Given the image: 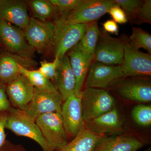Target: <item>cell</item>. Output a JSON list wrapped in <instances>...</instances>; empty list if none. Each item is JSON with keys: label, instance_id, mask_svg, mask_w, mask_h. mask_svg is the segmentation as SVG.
Here are the masks:
<instances>
[{"label": "cell", "instance_id": "obj_1", "mask_svg": "<svg viewBox=\"0 0 151 151\" xmlns=\"http://www.w3.org/2000/svg\"><path fill=\"white\" fill-rule=\"evenodd\" d=\"M65 16H57L54 24L55 32L52 48L55 58L62 59L67 52L78 44L86 29V25L69 24Z\"/></svg>", "mask_w": 151, "mask_h": 151}, {"label": "cell", "instance_id": "obj_26", "mask_svg": "<svg viewBox=\"0 0 151 151\" xmlns=\"http://www.w3.org/2000/svg\"><path fill=\"white\" fill-rule=\"evenodd\" d=\"M132 117L135 122L140 126L149 127L151 124V105L140 104L132 109Z\"/></svg>", "mask_w": 151, "mask_h": 151}, {"label": "cell", "instance_id": "obj_34", "mask_svg": "<svg viewBox=\"0 0 151 151\" xmlns=\"http://www.w3.org/2000/svg\"><path fill=\"white\" fill-rule=\"evenodd\" d=\"M103 25V29L105 32L116 35H119V26L117 23L113 19H109L106 21Z\"/></svg>", "mask_w": 151, "mask_h": 151}, {"label": "cell", "instance_id": "obj_28", "mask_svg": "<svg viewBox=\"0 0 151 151\" xmlns=\"http://www.w3.org/2000/svg\"><path fill=\"white\" fill-rule=\"evenodd\" d=\"M116 4L119 6L124 10L127 18L131 20L133 19L137 12L138 10L144 1L141 0H114Z\"/></svg>", "mask_w": 151, "mask_h": 151}, {"label": "cell", "instance_id": "obj_23", "mask_svg": "<svg viewBox=\"0 0 151 151\" xmlns=\"http://www.w3.org/2000/svg\"><path fill=\"white\" fill-rule=\"evenodd\" d=\"M85 25V32L79 43L86 52L94 58L100 31L97 21L91 22Z\"/></svg>", "mask_w": 151, "mask_h": 151}, {"label": "cell", "instance_id": "obj_27", "mask_svg": "<svg viewBox=\"0 0 151 151\" xmlns=\"http://www.w3.org/2000/svg\"><path fill=\"white\" fill-rule=\"evenodd\" d=\"M56 7L58 16L67 17L81 4L83 0H50Z\"/></svg>", "mask_w": 151, "mask_h": 151}, {"label": "cell", "instance_id": "obj_2", "mask_svg": "<svg viewBox=\"0 0 151 151\" xmlns=\"http://www.w3.org/2000/svg\"><path fill=\"white\" fill-rule=\"evenodd\" d=\"M5 128L17 136L26 137L35 141L43 151H52L35 121L23 110L12 107L8 111Z\"/></svg>", "mask_w": 151, "mask_h": 151}, {"label": "cell", "instance_id": "obj_14", "mask_svg": "<svg viewBox=\"0 0 151 151\" xmlns=\"http://www.w3.org/2000/svg\"><path fill=\"white\" fill-rule=\"evenodd\" d=\"M32 59L25 58L6 50L0 52V82L6 85L9 84L20 75L19 65L29 69L35 66Z\"/></svg>", "mask_w": 151, "mask_h": 151}, {"label": "cell", "instance_id": "obj_16", "mask_svg": "<svg viewBox=\"0 0 151 151\" xmlns=\"http://www.w3.org/2000/svg\"><path fill=\"white\" fill-rule=\"evenodd\" d=\"M30 19L27 5L25 2L0 0V20L24 29L28 24Z\"/></svg>", "mask_w": 151, "mask_h": 151}, {"label": "cell", "instance_id": "obj_35", "mask_svg": "<svg viewBox=\"0 0 151 151\" xmlns=\"http://www.w3.org/2000/svg\"><path fill=\"white\" fill-rule=\"evenodd\" d=\"M0 151H26L23 146L16 145L6 140L4 145L0 148Z\"/></svg>", "mask_w": 151, "mask_h": 151}, {"label": "cell", "instance_id": "obj_5", "mask_svg": "<svg viewBox=\"0 0 151 151\" xmlns=\"http://www.w3.org/2000/svg\"><path fill=\"white\" fill-rule=\"evenodd\" d=\"M127 38L112 37L104 30L100 32L93 61L107 65H120L124 58V45Z\"/></svg>", "mask_w": 151, "mask_h": 151}, {"label": "cell", "instance_id": "obj_8", "mask_svg": "<svg viewBox=\"0 0 151 151\" xmlns=\"http://www.w3.org/2000/svg\"><path fill=\"white\" fill-rule=\"evenodd\" d=\"M23 30L28 42L35 51L43 53L52 47L55 32L54 22H42L30 17L28 24Z\"/></svg>", "mask_w": 151, "mask_h": 151}, {"label": "cell", "instance_id": "obj_18", "mask_svg": "<svg viewBox=\"0 0 151 151\" xmlns=\"http://www.w3.org/2000/svg\"><path fill=\"white\" fill-rule=\"evenodd\" d=\"M55 89L65 101L75 92L76 78L68 57L65 55L60 60L54 81Z\"/></svg>", "mask_w": 151, "mask_h": 151}, {"label": "cell", "instance_id": "obj_30", "mask_svg": "<svg viewBox=\"0 0 151 151\" xmlns=\"http://www.w3.org/2000/svg\"><path fill=\"white\" fill-rule=\"evenodd\" d=\"M136 23L151 24V1L145 0L133 19Z\"/></svg>", "mask_w": 151, "mask_h": 151}, {"label": "cell", "instance_id": "obj_25", "mask_svg": "<svg viewBox=\"0 0 151 151\" xmlns=\"http://www.w3.org/2000/svg\"><path fill=\"white\" fill-rule=\"evenodd\" d=\"M130 46L139 50L142 48L151 54V35L140 27H132V34L128 38Z\"/></svg>", "mask_w": 151, "mask_h": 151}, {"label": "cell", "instance_id": "obj_24", "mask_svg": "<svg viewBox=\"0 0 151 151\" xmlns=\"http://www.w3.org/2000/svg\"><path fill=\"white\" fill-rule=\"evenodd\" d=\"M21 74L25 76L34 88L41 89L56 90L51 81L47 79L38 69L31 70L19 65Z\"/></svg>", "mask_w": 151, "mask_h": 151}, {"label": "cell", "instance_id": "obj_29", "mask_svg": "<svg viewBox=\"0 0 151 151\" xmlns=\"http://www.w3.org/2000/svg\"><path fill=\"white\" fill-rule=\"evenodd\" d=\"M60 60L55 58L52 62H49L44 60L40 62V67L38 70L47 79L54 81L56 77L57 70Z\"/></svg>", "mask_w": 151, "mask_h": 151}, {"label": "cell", "instance_id": "obj_31", "mask_svg": "<svg viewBox=\"0 0 151 151\" xmlns=\"http://www.w3.org/2000/svg\"><path fill=\"white\" fill-rule=\"evenodd\" d=\"M108 13L110 14L113 20L116 23L124 24L128 21L127 15L124 10L116 4L110 9Z\"/></svg>", "mask_w": 151, "mask_h": 151}, {"label": "cell", "instance_id": "obj_7", "mask_svg": "<svg viewBox=\"0 0 151 151\" xmlns=\"http://www.w3.org/2000/svg\"><path fill=\"white\" fill-rule=\"evenodd\" d=\"M111 86L120 97L125 100L139 103L151 101V81L143 77L122 78Z\"/></svg>", "mask_w": 151, "mask_h": 151}, {"label": "cell", "instance_id": "obj_22", "mask_svg": "<svg viewBox=\"0 0 151 151\" xmlns=\"http://www.w3.org/2000/svg\"><path fill=\"white\" fill-rule=\"evenodd\" d=\"M30 8L32 11L34 18L42 22L58 16L56 7L47 0H32L28 1Z\"/></svg>", "mask_w": 151, "mask_h": 151}, {"label": "cell", "instance_id": "obj_33", "mask_svg": "<svg viewBox=\"0 0 151 151\" xmlns=\"http://www.w3.org/2000/svg\"><path fill=\"white\" fill-rule=\"evenodd\" d=\"M7 116L8 111L0 112V148L4 145L6 141L5 129Z\"/></svg>", "mask_w": 151, "mask_h": 151}, {"label": "cell", "instance_id": "obj_36", "mask_svg": "<svg viewBox=\"0 0 151 151\" xmlns=\"http://www.w3.org/2000/svg\"><path fill=\"white\" fill-rule=\"evenodd\" d=\"M0 46H1V45H0Z\"/></svg>", "mask_w": 151, "mask_h": 151}, {"label": "cell", "instance_id": "obj_13", "mask_svg": "<svg viewBox=\"0 0 151 151\" xmlns=\"http://www.w3.org/2000/svg\"><path fill=\"white\" fill-rule=\"evenodd\" d=\"M63 127L66 134L75 136L84 124L81 105V92L70 95L62 105L61 110Z\"/></svg>", "mask_w": 151, "mask_h": 151}, {"label": "cell", "instance_id": "obj_20", "mask_svg": "<svg viewBox=\"0 0 151 151\" xmlns=\"http://www.w3.org/2000/svg\"><path fill=\"white\" fill-rule=\"evenodd\" d=\"M143 145L142 141L129 136L104 137L98 142L93 151H137Z\"/></svg>", "mask_w": 151, "mask_h": 151}, {"label": "cell", "instance_id": "obj_6", "mask_svg": "<svg viewBox=\"0 0 151 151\" xmlns=\"http://www.w3.org/2000/svg\"><path fill=\"white\" fill-rule=\"evenodd\" d=\"M35 122L52 151L58 150L68 142L60 113L43 114Z\"/></svg>", "mask_w": 151, "mask_h": 151}, {"label": "cell", "instance_id": "obj_9", "mask_svg": "<svg viewBox=\"0 0 151 151\" xmlns=\"http://www.w3.org/2000/svg\"><path fill=\"white\" fill-rule=\"evenodd\" d=\"M128 39L124 45L123 62L120 65L123 78L144 77L151 75V55L130 46Z\"/></svg>", "mask_w": 151, "mask_h": 151}, {"label": "cell", "instance_id": "obj_17", "mask_svg": "<svg viewBox=\"0 0 151 151\" xmlns=\"http://www.w3.org/2000/svg\"><path fill=\"white\" fill-rule=\"evenodd\" d=\"M67 55L76 78L74 92L78 94L81 92V88L94 58L86 52L79 43L69 50Z\"/></svg>", "mask_w": 151, "mask_h": 151}, {"label": "cell", "instance_id": "obj_4", "mask_svg": "<svg viewBox=\"0 0 151 151\" xmlns=\"http://www.w3.org/2000/svg\"><path fill=\"white\" fill-rule=\"evenodd\" d=\"M0 45L6 51L29 59H32L35 52L23 29L2 20H0Z\"/></svg>", "mask_w": 151, "mask_h": 151}, {"label": "cell", "instance_id": "obj_21", "mask_svg": "<svg viewBox=\"0 0 151 151\" xmlns=\"http://www.w3.org/2000/svg\"><path fill=\"white\" fill-rule=\"evenodd\" d=\"M104 137V135L92 132L84 122L74 139L57 151H93L97 143Z\"/></svg>", "mask_w": 151, "mask_h": 151}, {"label": "cell", "instance_id": "obj_3", "mask_svg": "<svg viewBox=\"0 0 151 151\" xmlns=\"http://www.w3.org/2000/svg\"><path fill=\"white\" fill-rule=\"evenodd\" d=\"M81 105L84 122L108 113L115 108V99L104 89L86 88L81 92Z\"/></svg>", "mask_w": 151, "mask_h": 151}, {"label": "cell", "instance_id": "obj_12", "mask_svg": "<svg viewBox=\"0 0 151 151\" xmlns=\"http://www.w3.org/2000/svg\"><path fill=\"white\" fill-rule=\"evenodd\" d=\"M122 78L121 65H107L93 61L87 73L85 85L86 88L106 89Z\"/></svg>", "mask_w": 151, "mask_h": 151}, {"label": "cell", "instance_id": "obj_32", "mask_svg": "<svg viewBox=\"0 0 151 151\" xmlns=\"http://www.w3.org/2000/svg\"><path fill=\"white\" fill-rule=\"evenodd\" d=\"M6 85L0 82V112L8 111L12 106L6 93Z\"/></svg>", "mask_w": 151, "mask_h": 151}, {"label": "cell", "instance_id": "obj_10", "mask_svg": "<svg viewBox=\"0 0 151 151\" xmlns=\"http://www.w3.org/2000/svg\"><path fill=\"white\" fill-rule=\"evenodd\" d=\"M62 99L57 90L35 88L32 100L24 110L34 120L40 116L51 113L61 114Z\"/></svg>", "mask_w": 151, "mask_h": 151}, {"label": "cell", "instance_id": "obj_19", "mask_svg": "<svg viewBox=\"0 0 151 151\" xmlns=\"http://www.w3.org/2000/svg\"><path fill=\"white\" fill-rule=\"evenodd\" d=\"M84 122L88 129L99 134L123 132L122 121L115 107L108 113Z\"/></svg>", "mask_w": 151, "mask_h": 151}, {"label": "cell", "instance_id": "obj_11", "mask_svg": "<svg viewBox=\"0 0 151 151\" xmlns=\"http://www.w3.org/2000/svg\"><path fill=\"white\" fill-rule=\"evenodd\" d=\"M116 4L114 0H83L81 4L66 17L65 22L69 24H86L97 21Z\"/></svg>", "mask_w": 151, "mask_h": 151}, {"label": "cell", "instance_id": "obj_15", "mask_svg": "<svg viewBox=\"0 0 151 151\" xmlns=\"http://www.w3.org/2000/svg\"><path fill=\"white\" fill-rule=\"evenodd\" d=\"M6 93L13 108L24 111L32 100L35 88L22 74L6 85Z\"/></svg>", "mask_w": 151, "mask_h": 151}]
</instances>
